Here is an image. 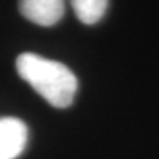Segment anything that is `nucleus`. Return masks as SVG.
<instances>
[{
	"instance_id": "f257e3e1",
	"label": "nucleus",
	"mask_w": 159,
	"mask_h": 159,
	"mask_svg": "<svg viewBox=\"0 0 159 159\" xmlns=\"http://www.w3.org/2000/svg\"><path fill=\"white\" fill-rule=\"evenodd\" d=\"M16 71L40 96L55 108H68L78 90V80L63 63L35 53H21L16 57Z\"/></svg>"
},
{
	"instance_id": "f03ea898",
	"label": "nucleus",
	"mask_w": 159,
	"mask_h": 159,
	"mask_svg": "<svg viewBox=\"0 0 159 159\" xmlns=\"http://www.w3.org/2000/svg\"><path fill=\"white\" fill-rule=\"evenodd\" d=\"M28 127L13 116L0 118V159H16L27 148Z\"/></svg>"
},
{
	"instance_id": "7ed1b4c3",
	"label": "nucleus",
	"mask_w": 159,
	"mask_h": 159,
	"mask_svg": "<svg viewBox=\"0 0 159 159\" xmlns=\"http://www.w3.org/2000/svg\"><path fill=\"white\" fill-rule=\"evenodd\" d=\"M18 6L24 18L41 27L57 24L65 13V0H19Z\"/></svg>"
},
{
	"instance_id": "20e7f679",
	"label": "nucleus",
	"mask_w": 159,
	"mask_h": 159,
	"mask_svg": "<svg viewBox=\"0 0 159 159\" xmlns=\"http://www.w3.org/2000/svg\"><path fill=\"white\" fill-rule=\"evenodd\" d=\"M75 16L83 24L93 25L103 18L109 0H69Z\"/></svg>"
}]
</instances>
